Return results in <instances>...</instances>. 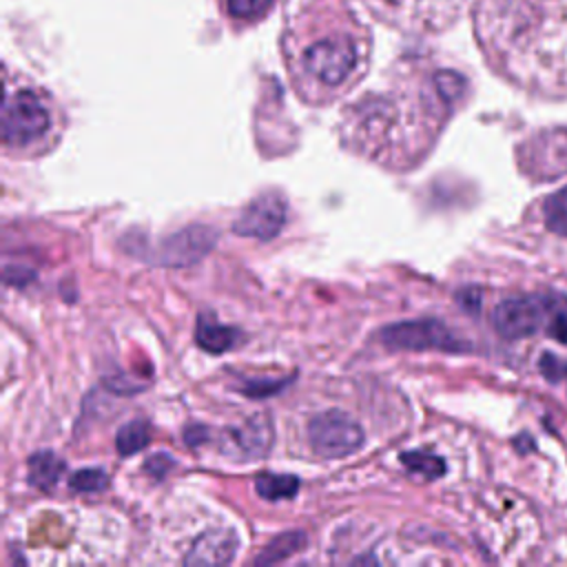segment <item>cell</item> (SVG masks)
Wrapping results in <instances>:
<instances>
[{"mask_svg":"<svg viewBox=\"0 0 567 567\" xmlns=\"http://www.w3.org/2000/svg\"><path fill=\"white\" fill-rule=\"evenodd\" d=\"M171 465H173V461H171L168 456H153V458H148V463H146V472H151L155 478H159V476H164V472H166Z\"/></svg>","mask_w":567,"mask_h":567,"instance_id":"cell-22","label":"cell"},{"mask_svg":"<svg viewBox=\"0 0 567 567\" xmlns=\"http://www.w3.org/2000/svg\"><path fill=\"white\" fill-rule=\"evenodd\" d=\"M237 538L230 532H206L184 556L186 565H224L235 556Z\"/></svg>","mask_w":567,"mask_h":567,"instance_id":"cell-10","label":"cell"},{"mask_svg":"<svg viewBox=\"0 0 567 567\" xmlns=\"http://www.w3.org/2000/svg\"><path fill=\"white\" fill-rule=\"evenodd\" d=\"M148 436H151V432H148L146 421L135 419V421H128L126 425H122V427L117 430L115 447H117L120 454L128 456V454L140 452V450L148 443Z\"/></svg>","mask_w":567,"mask_h":567,"instance_id":"cell-18","label":"cell"},{"mask_svg":"<svg viewBox=\"0 0 567 567\" xmlns=\"http://www.w3.org/2000/svg\"><path fill=\"white\" fill-rule=\"evenodd\" d=\"M470 2L472 0H365L379 20L412 33H439L452 27Z\"/></svg>","mask_w":567,"mask_h":567,"instance_id":"cell-4","label":"cell"},{"mask_svg":"<svg viewBox=\"0 0 567 567\" xmlns=\"http://www.w3.org/2000/svg\"><path fill=\"white\" fill-rule=\"evenodd\" d=\"M492 323L505 339H520L547 330L567 343V299L565 297H514L501 301L492 312Z\"/></svg>","mask_w":567,"mask_h":567,"instance_id":"cell-3","label":"cell"},{"mask_svg":"<svg viewBox=\"0 0 567 567\" xmlns=\"http://www.w3.org/2000/svg\"><path fill=\"white\" fill-rule=\"evenodd\" d=\"M237 445L244 450V454H264L268 447V436H266V423L250 421L241 432H237Z\"/></svg>","mask_w":567,"mask_h":567,"instance_id":"cell-19","label":"cell"},{"mask_svg":"<svg viewBox=\"0 0 567 567\" xmlns=\"http://www.w3.org/2000/svg\"><path fill=\"white\" fill-rule=\"evenodd\" d=\"M381 341L394 350H445L461 352L470 346L454 334L443 321L436 319H416L401 321L383 328Z\"/></svg>","mask_w":567,"mask_h":567,"instance_id":"cell-6","label":"cell"},{"mask_svg":"<svg viewBox=\"0 0 567 567\" xmlns=\"http://www.w3.org/2000/svg\"><path fill=\"white\" fill-rule=\"evenodd\" d=\"M51 109L38 89L9 84L2 106V142L7 146L38 142L51 131Z\"/></svg>","mask_w":567,"mask_h":567,"instance_id":"cell-5","label":"cell"},{"mask_svg":"<svg viewBox=\"0 0 567 567\" xmlns=\"http://www.w3.org/2000/svg\"><path fill=\"white\" fill-rule=\"evenodd\" d=\"M543 224L551 235L567 239V186L554 190L543 202Z\"/></svg>","mask_w":567,"mask_h":567,"instance_id":"cell-14","label":"cell"},{"mask_svg":"<svg viewBox=\"0 0 567 567\" xmlns=\"http://www.w3.org/2000/svg\"><path fill=\"white\" fill-rule=\"evenodd\" d=\"M308 439L319 456L341 458L361 447L363 430L346 412L328 410L312 419L308 427Z\"/></svg>","mask_w":567,"mask_h":567,"instance_id":"cell-7","label":"cell"},{"mask_svg":"<svg viewBox=\"0 0 567 567\" xmlns=\"http://www.w3.org/2000/svg\"><path fill=\"white\" fill-rule=\"evenodd\" d=\"M62 472H64V461L49 450L35 452L29 458V483L40 489H51L60 481Z\"/></svg>","mask_w":567,"mask_h":567,"instance_id":"cell-13","label":"cell"},{"mask_svg":"<svg viewBox=\"0 0 567 567\" xmlns=\"http://www.w3.org/2000/svg\"><path fill=\"white\" fill-rule=\"evenodd\" d=\"M106 483H109L106 472H102L97 467L80 470V472L71 474V478H69V487L75 492H100L106 487Z\"/></svg>","mask_w":567,"mask_h":567,"instance_id":"cell-20","label":"cell"},{"mask_svg":"<svg viewBox=\"0 0 567 567\" xmlns=\"http://www.w3.org/2000/svg\"><path fill=\"white\" fill-rule=\"evenodd\" d=\"M281 385H284V381H272V383L270 381H248L241 392H246L250 396H266V394L277 392Z\"/></svg>","mask_w":567,"mask_h":567,"instance_id":"cell-21","label":"cell"},{"mask_svg":"<svg viewBox=\"0 0 567 567\" xmlns=\"http://www.w3.org/2000/svg\"><path fill=\"white\" fill-rule=\"evenodd\" d=\"M474 35L509 82L567 95V0H476Z\"/></svg>","mask_w":567,"mask_h":567,"instance_id":"cell-2","label":"cell"},{"mask_svg":"<svg viewBox=\"0 0 567 567\" xmlns=\"http://www.w3.org/2000/svg\"><path fill=\"white\" fill-rule=\"evenodd\" d=\"M372 35L350 0H284L281 53L308 102H328L365 73Z\"/></svg>","mask_w":567,"mask_h":567,"instance_id":"cell-1","label":"cell"},{"mask_svg":"<svg viewBox=\"0 0 567 567\" xmlns=\"http://www.w3.org/2000/svg\"><path fill=\"white\" fill-rule=\"evenodd\" d=\"M215 2L226 24L233 27L235 31L255 27L277 4V0H215Z\"/></svg>","mask_w":567,"mask_h":567,"instance_id":"cell-11","label":"cell"},{"mask_svg":"<svg viewBox=\"0 0 567 567\" xmlns=\"http://www.w3.org/2000/svg\"><path fill=\"white\" fill-rule=\"evenodd\" d=\"M286 224V202L275 195H259L255 202H250L241 215L235 219L233 230L241 237H255V239H270L279 235V230Z\"/></svg>","mask_w":567,"mask_h":567,"instance_id":"cell-9","label":"cell"},{"mask_svg":"<svg viewBox=\"0 0 567 567\" xmlns=\"http://www.w3.org/2000/svg\"><path fill=\"white\" fill-rule=\"evenodd\" d=\"M217 235L208 226H188L173 233L162 244H157L153 261L164 266H190L199 261L215 246Z\"/></svg>","mask_w":567,"mask_h":567,"instance_id":"cell-8","label":"cell"},{"mask_svg":"<svg viewBox=\"0 0 567 567\" xmlns=\"http://www.w3.org/2000/svg\"><path fill=\"white\" fill-rule=\"evenodd\" d=\"M186 441H188V445H199L202 443V439L206 436V430L202 427V425H195V427H190V430H186Z\"/></svg>","mask_w":567,"mask_h":567,"instance_id":"cell-23","label":"cell"},{"mask_svg":"<svg viewBox=\"0 0 567 567\" xmlns=\"http://www.w3.org/2000/svg\"><path fill=\"white\" fill-rule=\"evenodd\" d=\"M306 543V534L301 529H292V532H284L279 536H275L266 549L261 551V556H257V563H279L284 558H288L290 554H295L297 549H301Z\"/></svg>","mask_w":567,"mask_h":567,"instance_id":"cell-17","label":"cell"},{"mask_svg":"<svg viewBox=\"0 0 567 567\" xmlns=\"http://www.w3.org/2000/svg\"><path fill=\"white\" fill-rule=\"evenodd\" d=\"M255 489L268 501L292 498L299 489V478L292 474H259L255 481Z\"/></svg>","mask_w":567,"mask_h":567,"instance_id":"cell-15","label":"cell"},{"mask_svg":"<svg viewBox=\"0 0 567 567\" xmlns=\"http://www.w3.org/2000/svg\"><path fill=\"white\" fill-rule=\"evenodd\" d=\"M195 339H197L199 348H204V350H208L213 354H219V352L230 350L237 343L239 332L235 328H230V326H221L219 321H215V317L202 315L197 319Z\"/></svg>","mask_w":567,"mask_h":567,"instance_id":"cell-12","label":"cell"},{"mask_svg":"<svg viewBox=\"0 0 567 567\" xmlns=\"http://www.w3.org/2000/svg\"><path fill=\"white\" fill-rule=\"evenodd\" d=\"M401 463L405 470H410L412 474L427 478V481H434L445 474L443 458L432 452H425V450H412V452L401 454Z\"/></svg>","mask_w":567,"mask_h":567,"instance_id":"cell-16","label":"cell"}]
</instances>
